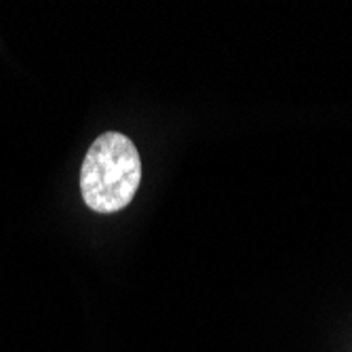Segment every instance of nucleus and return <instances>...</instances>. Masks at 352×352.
Wrapping results in <instances>:
<instances>
[{
	"mask_svg": "<svg viewBox=\"0 0 352 352\" xmlns=\"http://www.w3.org/2000/svg\"><path fill=\"white\" fill-rule=\"evenodd\" d=\"M142 182V158L135 144L106 131L95 140L80 167V195L89 209L116 213L135 197Z\"/></svg>",
	"mask_w": 352,
	"mask_h": 352,
	"instance_id": "obj_1",
	"label": "nucleus"
}]
</instances>
